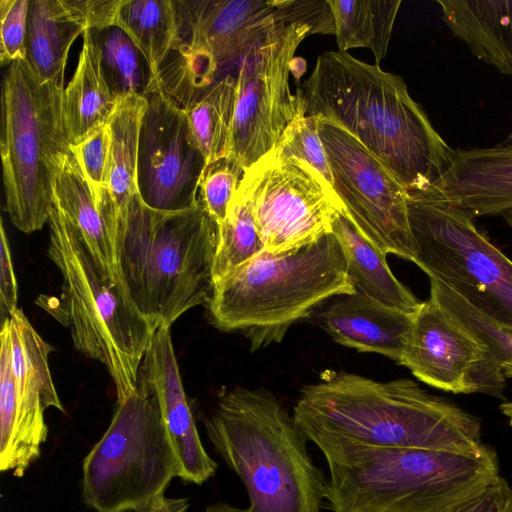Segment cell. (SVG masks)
Listing matches in <instances>:
<instances>
[{"mask_svg":"<svg viewBox=\"0 0 512 512\" xmlns=\"http://www.w3.org/2000/svg\"><path fill=\"white\" fill-rule=\"evenodd\" d=\"M243 172L227 157L206 165L199 181L198 202L216 222H224L229 204L238 188Z\"/></svg>","mask_w":512,"mask_h":512,"instance_id":"obj_34","label":"cell"},{"mask_svg":"<svg viewBox=\"0 0 512 512\" xmlns=\"http://www.w3.org/2000/svg\"><path fill=\"white\" fill-rule=\"evenodd\" d=\"M146 107L144 95L119 98L107 122L110 146L104 191L97 203L112 207L117 220L124 216L131 198L137 194L138 139Z\"/></svg>","mask_w":512,"mask_h":512,"instance_id":"obj_25","label":"cell"},{"mask_svg":"<svg viewBox=\"0 0 512 512\" xmlns=\"http://www.w3.org/2000/svg\"><path fill=\"white\" fill-rule=\"evenodd\" d=\"M414 315L390 308L355 291L335 297L318 314V321L337 343L360 352L378 353L400 364Z\"/></svg>","mask_w":512,"mask_h":512,"instance_id":"obj_21","label":"cell"},{"mask_svg":"<svg viewBox=\"0 0 512 512\" xmlns=\"http://www.w3.org/2000/svg\"><path fill=\"white\" fill-rule=\"evenodd\" d=\"M504 145H508V146H511L512 147V129L511 131L508 133L507 137L505 138L504 142L502 143Z\"/></svg>","mask_w":512,"mask_h":512,"instance_id":"obj_43","label":"cell"},{"mask_svg":"<svg viewBox=\"0 0 512 512\" xmlns=\"http://www.w3.org/2000/svg\"><path fill=\"white\" fill-rule=\"evenodd\" d=\"M101 56V67L112 96L146 95L152 86L149 65L143 54L116 25L92 30Z\"/></svg>","mask_w":512,"mask_h":512,"instance_id":"obj_30","label":"cell"},{"mask_svg":"<svg viewBox=\"0 0 512 512\" xmlns=\"http://www.w3.org/2000/svg\"><path fill=\"white\" fill-rule=\"evenodd\" d=\"M355 291L331 233L295 251H261L215 282L205 305L214 326L243 333L256 351L281 342L324 301Z\"/></svg>","mask_w":512,"mask_h":512,"instance_id":"obj_6","label":"cell"},{"mask_svg":"<svg viewBox=\"0 0 512 512\" xmlns=\"http://www.w3.org/2000/svg\"><path fill=\"white\" fill-rule=\"evenodd\" d=\"M110 146V133L102 125L79 144L72 146L91 185L96 201L104 191L105 175Z\"/></svg>","mask_w":512,"mask_h":512,"instance_id":"obj_37","label":"cell"},{"mask_svg":"<svg viewBox=\"0 0 512 512\" xmlns=\"http://www.w3.org/2000/svg\"><path fill=\"white\" fill-rule=\"evenodd\" d=\"M0 461L9 454L15 439L17 425V397L11 360L9 318L0 332Z\"/></svg>","mask_w":512,"mask_h":512,"instance_id":"obj_35","label":"cell"},{"mask_svg":"<svg viewBox=\"0 0 512 512\" xmlns=\"http://www.w3.org/2000/svg\"><path fill=\"white\" fill-rule=\"evenodd\" d=\"M218 225L198 205L157 211L135 194L116 221L118 278L154 330L170 327L188 310L206 304L213 290Z\"/></svg>","mask_w":512,"mask_h":512,"instance_id":"obj_5","label":"cell"},{"mask_svg":"<svg viewBox=\"0 0 512 512\" xmlns=\"http://www.w3.org/2000/svg\"><path fill=\"white\" fill-rule=\"evenodd\" d=\"M64 83L43 81L26 60L11 63L1 91V157L6 211L24 233L41 230L53 206L52 183L71 147Z\"/></svg>","mask_w":512,"mask_h":512,"instance_id":"obj_8","label":"cell"},{"mask_svg":"<svg viewBox=\"0 0 512 512\" xmlns=\"http://www.w3.org/2000/svg\"><path fill=\"white\" fill-rule=\"evenodd\" d=\"M276 23L248 50L238 64L236 101L227 158L242 172L270 152L299 113L289 74L296 49L311 28Z\"/></svg>","mask_w":512,"mask_h":512,"instance_id":"obj_12","label":"cell"},{"mask_svg":"<svg viewBox=\"0 0 512 512\" xmlns=\"http://www.w3.org/2000/svg\"><path fill=\"white\" fill-rule=\"evenodd\" d=\"M18 286L12 263L8 237L1 221L0 225V310L2 322L18 309Z\"/></svg>","mask_w":512,"mask_h":512,"instance_id":"obj_39","label":"cell"},{"mask_svg":"<svg viewBox=\"0 0 512 512\" xmlns=\"http://www.w3.org/2000/svg\"><path fill=\"white\" fill-rule=\"evenodd\" d=\"M11 360L17 397V425L13 446L0 461L1 472L22 477L41 454L48 428L44 412H65L50 373L48 358L54 348L43 340L21 309L9 318Z\"/></svg>","mask_w":512,"mask_h":512,"instance_id":"obj_17","label":"cell"},{"mask_svg":"<svg viewBox=\"0 0 512 512\" xmlns=\"http://www.w3.org/2000/svg\"><path fill=\"white\" fill-rule=\"evenodd\" d=\"M29 0L0 1V60L2 65L26 60Z\"/></svg>","mask_w":512,"mask_h":512,"instance_id":"obj_36","label":"cell"},{"mask_svg":"<svg viewBox=\"0 0 512 512\" xmlns=\"http://www.w3.org/2000/svg\"><path fill=\"white\" fill-rule=\"evenodd\" d=\"M292 415L306 438L325 435L372 447L471 453L486 447L476 417L406 378L382 382L325 372L301 390Z\"/></svg>","mask_w":512,"mask_h":512,"instance_id":"obj_2","label":"cell"},{"mask_svg":"<svg viewBox=\"0 0 512 512\" xmlns=\"http://www.w3.org/2000/svg\"><path fill=\"white\" fill-rule=\"evenodd\" d=\"M251 206L264 251L298 250L332 233L344 205L311 165L271 150L246 168L236 190Z\"/></svg>","mask_w":512,"mask_h":512,"instance_id":"obj_13","label":"cell"},{"mask_svg":"<svg viewBox=\"0 0 512 512\" xmlns=\"http://www.w3.org/2000/svg\"><path fill=\"white\" fill-rule=\"evenodd\" d=\"M235 101L236 77L226 74L184 109L207 164L227 156Z\"/></svg>","mask_w":512,"mask_h":512,"instance_id":"obj_29","label":"cell"},{"mask_svg":"<svg viewBox=\"0 0 512 512\" xmlns=\"http://www.w3.org/2000/svg\"><path fill=\"white\" fill-rule=\"evenodd\" d=\"M418 251L414 263L480 313L512 330V260L478 231L475 218L432 184L407 190Z\"/></svg>","mask_w":512,"mask_h":512,"instance_id":"obj_9","label":"cell"},{"mask_svg":"<svg viewBox=\"0 0 512 512\" xmlns=\"http://www.w3.org/2000/svg\"><path fill=\"white\" fill-rule=\"evenodd\" d=\"M141 372L159 403L179 462V478L203 484L216 473L217 463L206 452L198 434L182 385L170 327L155 330Z\"/></svg>","mask_w":512,"mask_h":512,"instance_id":"obj_18","label":"cell"},{"mask_svg":"<svg viewBox=\"0 0 512 512\" xmlns=\"http://www.w3.org/2000/svg\"><path fill=\"white\" fill-rule=\"evenodd\" d=\"M217 453L244 484L247 512H321L328 477L307 438L271 392L236 387L204 419Z\"/></svg>","mask_w":512,"mask_h":512,"instance_id":"obj_4","label":"cell"},{"mask_svg":"<svg viewBox=\"0 0 512 512\" xmlns=\"http://www.w3.org/2000/svg\"><path fill=\"white\" fill-rule=\"evenodd\" d=\"M442 20L477 58L512 76V0H437Z\"/></svg>","mask_w":512,"mask_h":512,"instance_id":"obj_22","label":"cell"},{"mask_svg":"<svg viewBox=\"0 0 512 512\" xmlns=\"http://www.w3.org/2000/svg\"><path fill=\"white\" fill-rule=\"evenodd\" d=\"M328 467L333 512H452L501 477L496 453L382 448L311 435Z\"/></svg>","mask_w":512,"mask_h":512,"instance_id":"obj_3","label":"cell"},{"mask_svg":"<svg viewBox=\"0 0 512 512\" xmlns=\"http://www.w3.org/2000/svg\"><path fill=\"white\" fill-rule=\"evenodd\" d=\"M114 25L128 34L146 59L152 90L159 85V70L177 38L174 0H120Z\"/></svg>","mask_w":512,"mask_h":512,"instance_id":"obj_27","label":"cell"},{"mask_svg":"<svg viewBox=\"0 0 512 512\" xmlns=\"http://www.w3.org/2000/svg\"><path fill=\"white\" fill-rule=\"evenodd\" d=\"M339 51L367 47L375 64L386 56L401 0H328Z\"/></svg>","mask_w":512,"mask_h":512,"instance_id":"obj_28","label":"cell"},{"mask_svg":"<svg viewBox=\"0 0 512 512\" xmlns=\"http://www.w3.org/2000/svg\"><path fill=\"white\" fill-rule=\"evenodd\" d=\"M317 115L297 116L287 125L272 150L285 157H296L316 169L332 186V176L324 145L318 132Z\"/></svg>","mask_w":512,"mask_h":512,"instance_id":"obj_33","label":"cell"},{"mask_svg":"<svg viewBox=\"0 0 512 512\" xmlns=\"http://www.w3.org/2000/svg\"><path fill=\"white\" fill-rule=\"evenodd\" d=\"M48 257L61 273L59 298L44 306L69 328L75 348L102 363L117 402L137 388L144 355L155 332L93 255L81 231L53 204Z\"/></svg>","mask_w":512,"mask_h":512,"instance_id":"obj_7","label":"cell"},{"mask_svg":"<svg viewBox=\"0 0 512 512\" xmlns=\"http://www.w3.org/2000/svg\"><path fill=\"white\" fill-rule=\"evenodd\" d=\"M104 0H33L29 4L26 61L43 81L64 83L68 53L75 39L107 23Z\"/></svg>","mask_w":512,"mask_h":512,"instance_id":"obj_20","label":"cell"},{"mask_svg":"<svg viewBox=\"0 0 512 512\" xmlns=\"http://www.w3.org/2000/svg\"><path fill=\"white\" fill-rule=\"evenodd\" d=\"M304 115L330 119L353 135L407 190L436 183L456 150L435 130L403 78L348 52L319 55L297 89Z\"/></svg>","mask_w":512,"mask_h":512,"instance_id":"obj_1","label":"cell"},{"mask_svg":"<svg viewBox=\"0 0 512 512\" xmlns=\"http://www.w3.org/2000/svg\"><path fill=\"white\" fill-rule=\"evenodd\" d=\"M503 371L506 377L512 378V367H506Z\"/></svg>","mask_w":512,"mask_h":512,"instance_id":"obj_44","label":"cell"},{"mask_svg":"<svg viewBox=\"0 0 512 512\" xmlns=\"http://www.w3.org/2000/svg\"><path fill=\"white\" fill-rule=\"evenodd\" d=\"M162 413L141 368L136 390L117 402L112 420L83 461V497L97 512L133 510L179 477Z\"/></svg>","mask_w":512,"mask_h":512,"instance_id":"obj_10","label":"cell"},{"mask_svg":"<svg viewBox=\"0 0 512 512\" xmlns=\"http://www.w3.org/2000/svg\"><path fill=\"white\" fill-rule=\"evenodd\" d=\"M400 365L422 382L452 393L502 398L505 374L489 349L432 299L414 315Z\"/></svg>","mask_w":512,"mask_h":512,"instance_id":"obj_16","label":"cell"},{"mask_svg":"<svg viewBox=\"0 0 512 512\" xmlns=\"http://www.w3.org/2000/svg\"><path fill=\"white\" fill-rule=\"evenodd\" d=\"M508 512H512V505H511L510 509L508 510Z\"/></svg>","mask_w":512,"mask_h":512,"instance_id":"obj_45","label":"cell"},{"mask_svg":"<svg viewBox=\"0 0 512 512\" xmlns=\"http://www.w3.org/2000/svg\"><path fill=\"white\" fill-rule=\"evenodd\" d=\"M332 234L342 247L356 291L390 308L412 315L418 312L423 302L394 276L386 261L387 254L358 230L346 211L334 219Z\"/></svg>","mask_w":512,"mask_h":512,"instance_id":"obj_24","label":"cell"},{"mask_svg":"<svg viewBox=\"0 0 512 512\" xmlns=\"http://www.w3.org/2000/svg\"><path fill=\"white\" fill-rule=\"evenodd\" d=\"M512 505V488L500 478L474 498L461 504L452 512H508Z\"/></svg>","mask_w":512,"mask_h":512,"instance_id":"obj_40","label":"cell"},{"mask_svg":"<svg viewBox=\"0 0 512 512\" xmlns=\"http://www.w3.org/2000/svg\"><path fill=\"white\" fill-rule=\"evenodd\" d=\"M188 498H167L163 494L148 499L135 507L133 512H186Z\"/></svg>","mask_w":512,"mask_h":512,"instance_id":"obj_41","label":"cell"},{"mask_svg":"<svg viewBox=\"0 0 512 512\" xmlns=\"http://www.w3.org/2000/svg\"><path fill=\"white\" fill-rule=\"evenodd\" d=\"M429 280L430 299L475 335L503 369L512 367V330L488 319L446 284L434 278Z\"/></svg>","mask_w":512,"mask_h":512,"instance_id":"obj_32","label":"cell"},{"mask_svg":"<svg viewBox=\"0 0 512 512\" xmlns=\"http://www.w3.org/2000/svg\"><path fill=\"white\" fill-rule=\"evenodd\" d=\"M433 185L473 218L499 217L512 228L511 146L458 148L451 167Z\"/></svg>","mask_w":512,"mask_h":512,"instance_id":"obj_19","label":"cell"},{"mask_svg":"<svg viewBox=\"0 0 512 512\" xmlns=\"http://www.w3.org/2000/svg\"><path fill=\"white\" fill-rule=\"evenodd\" d=\"M264 250L248 201L237 191L224 222L218 227L213 285Z\"/></svg>","mask_w":512,"mask_h":512,"instance_id":"obj_31","label":"cell"},{"mask_svg":"<svg viewBox=\"0 0 512 512\" xmlns=\"http://www.w3.org/2000/svg\"><path fill=\"white\" fill-rule=\"evenodd\" d=\"M137 155V193L151 209L178 212L198 205L206 160L182 108L160 86L146 95Z\"/></svg>","mask_w":512,"mask_h":512,"instance_id":"obj_15","label":"cell"},{"mask_svg":"<svg viewBox=\"0 0 512 512\" xmlns=\"http://www.w3.org/2000/svg\"><path fill=\"white\" fill-rule=\"evenodd\" d=\"M52 189L53 204L81 231L103 268L120 281L113 230L96 201L72 145L59 160Z\"/></svg>","mask_w":512,"mask_h":512,"instance_id":"obj_23","label":"cell"},{"mask_svg":"<svg viewBox=\"0 0 512 512\" xmlns=\"http://www.w3.org/2000/svg\"><path fill=\"white\" fill-rule=\"evenodd\" d=\"M177 38L158 83L183 110L277 21L275 0H174Z\"/></svg>","mask_w":512,"mask_h":512,"instance_id":"obj_11","label":"cell"},{"mask_svg":"<svg viewBox=\"0 0 512 512\" xmlns=\"http://www.w3.org/2000/svg\"><path fill=\"white\" fill-rule=\"evenodd\" d=\"M279 17L311 28L312 34H334L335 22L328 0H275Z\"/></svg>","mask_w":512,"mask_h":512,"instance_id":"obj_38","label":"cell"},{"mask_svg":"<svg viewBox=\"0 0 512 512\" xmlns=\"http://www.w3.org/2000/svg\"><path fill=\"white\" fill-rule=\"evenodd\" d=\"M116 101L102 71L99 47L91 29L86 30L76 70L63 94L64 119L71 145L79 144L105 125Z\"/></svg>","mask_w":512,"mask_h":512,"instance_id":"obj_26","label":"cell"},{"mask_svg":"<svg viewBox=\"0 0 512 512\" xmlns=\"http://www.w3.org/2000/svg\"><path fill=\"white\" fill-rule=\"evenodd\" d=\"M318 132L332 187L351 222L385 254L413 262L418 246L408 218L407 189L380 159L334 121L319 116Z\"/></svg>","mask_w":512,"mask_h":512,"instance_id":"obj_14","label":"cell"},{"mask_svg":"<svg viewBox=\"0 0 512 512\" xmlns=\"http://www.w3.org/2000/svg\"><path fill=\"white\" fill-rule=\"evenodd\" d=\"M204 512H247V509L238 508L224 502H218L209 505Z\"/></svg>","mask_w":512,"mask_h":512,"instance_id":"obj_42","label":"cell"}]
</instances>
